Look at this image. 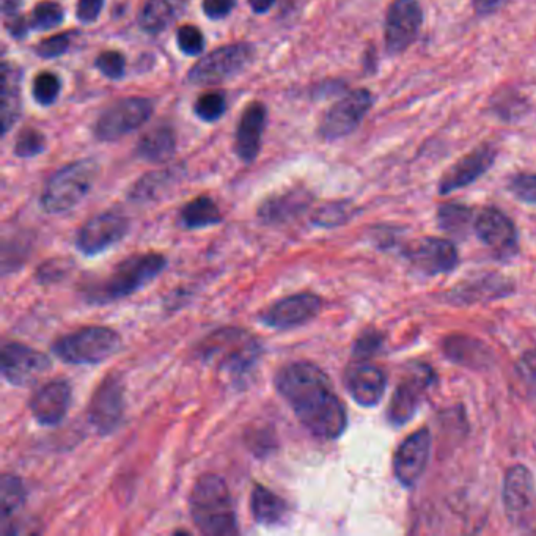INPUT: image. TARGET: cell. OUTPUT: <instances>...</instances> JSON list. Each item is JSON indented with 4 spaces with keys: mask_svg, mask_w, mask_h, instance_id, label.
<instances>
[{
    "mask_svg": "<svg viewBox=\"0 0 536 536\" xmlns=\"http://www.w3.org/2000/svg\"><path fill=\"white\" fill-rule=\"evenodd\" d=\"M274 386L312 436L335 441L348 426L345 404L331 379L312 362H291L277 371Z\"/></svg>",
    "mask_w": 536,
    "mask_h": 536,
    "instance_id": "1",
    "label": "cell"
},
{
    "mask_svg": "<svg viewBox=\"0 0 536 536\" xmlns=\"http://www.w3.org/2000/svg\"><path fill=\"white\" fill-rule=\"evenodd\" d=\"M197 353L203 364L239 382L255 370L263 349L252 332L225 326L203 338Z\"/></svg>",
    "mask_w": 536,
    "mask_h": 536,
    "instance_id": "2",
    "label": "cell"
},
{
    "mask_svg": "<svg viewBox=\"0 0 536 536\" xmlns=\"http://www.w3.org/2000/svg\"><path fill=\"white\" fill-rule=\"evenodd\" d=\"M167 266L159 252L134 254L120 261L109 276L85 285L84 296L93 305H107L133 296L153 282Z\"/></svg>",
    "mask_w": 536,
    "mask_h": 536,
    "instance_id": "3",
    "label": "cell"
},
{
    "mask_svg": "<svg viewBox=\"0 0 536 536\" xmlns=\"http://www.w3.org/2000/svg\"><path fill=\"white\" fill-rule=\"evenodd\" d=\"M192 522L206 536L238 535V518L227 481L205 474L195 481L189 497Z\"/></svg>",
    "mask_w": 536,
    "mask_h": 536,
    "instance_id": "4",
    "label": "cell"
},
{
    "mask_svg": "<svg viewBox=\"0 0 536 536\" xmlns=\"http://www.w3.org/2000/svg\"><path fill=\"white\" fill-rule=\"evenodd\" d=\"M98 177V164L82 159L57 170L41 192V206L48 214H62L73 210L92 191Z\"/></svg>",
    "mask_w": 536,
    "mask_h": 536,
    "instance_id": "5",
    "label": "cell"
},
{
    "mask_svg": "<svg viewBox=\"0 0 536 536\" xmlns=\"http://www.w3.org/2000/svg\"><path fill=\"white\" fill-rule=\"evenodd\" d=\"M122 348V337L111 327L87 326L57 338L52 353L70 365H98Z\"/></svg>",
    "mask_w": 536,
    "mask_h": 536,
    "instance_id": "6",
    "label": "cell"
},
{
    "mask_svg": "<svg viewBox=\"0 0 536 536\" xmlns=\"http://www.w3.org/2000/svg\"><path fill=\"white\" fill-rule=\"evenodd\" d=\"M254 59V48L246 43L216 49L189 71V82L195 85L221 84L235 78Z\"/></svg>",
    "mask_w": 536,
    "mask_h": 536,
    "instance_id": "7",
    "label": "cell"
},
{
    "mask_svg": "<svg viewBox=\"0 0 536 536\" xmlns=\"http://www.w3.org/2000/svg\"><path fill=\"white\" fill-rule=\"evenodd\" d=\"M87 415L90 425L100 436H109L117 430L125 415V386L122 376L112 371L111 375H107L100 382V386L93 392Z\"/></svg>",
    "mask_w": 536,
    "mask_h": 536,
    "instance_id": "8",
    "label": "cell"
},
{
    "mask_svg": "<svg viewBox=\"0 0 536 536\" xmlns=\"http://www.w3.org/2000/svg\"><path fill=\"white\" fill-rule=\"evenodd\" d=\"M52 367L48 354L19 342H8L2 346L0 371L8 384L15 387L29 386Z\"/></svg>",
    "mask_w": 536,
    "mask_h": 536,
    "instance_id": "9",
    "label": "cell"
},
{
    "mask_svg": "<svg viewBox=\"0 0 536 536\" xmlns=\"http://www.w3.org/2000/svg\"><path fill=\"white\" fill-rule=\"evenodd\" d=\"M153 103L147 98H126L107 107L95 125L100 140H117L148 122Z\"/></svg>",
    "mask_w": 536,
    "mask_h": 536,
    "instance_id": "10",
    "label": "cell"
},
{
    "mask_svg": "<svg viewBox=\"0 0 536 536\" xmlns=\"http://www.w3.org/2000/svg\"><path fill=\"white\" fill-rule=\"evenodd\" d=\"M434 382V371L428 365L419 364L411 367L398 384L387 408V420L392 425L403 426L419 411L423 395Z\"/></svg>",
    "mask_w": 536,
    "mask_h": 536,
    "instance_id": "11",
    "label": "cell"
},
{
    "mask_svg": "<svg viewBox=\"0 0 536 536\" xmlns=\"http://www.w3.org/2000/svg\"><path fill=\"white\" fill-rule=\"evenodd\" d=\"M373 106V96L368 90L360 89L343 96L342 100L324 115L320 125L323 139L337 140L349 136L364 122L365 115Z\"/></svg>",
    "mask_w": 536,
    "mask_h": 536,
    "instance_id": "12",
    "label": "cell"
},
{
    "mask_svg": "<svg viewBox=\"0 0 536 536\" xmlns=\"http://www.w3.org/2000/svg\"><path fill=\"white\" fill-rule=\"evenodd\" d=\"M323 309V299L315 293H296L272 302L260 313V321L277 331H288L315 320Z\"/></svg>",
    "mask_w": 536,
    "mask_h": 536,
    "instance_id": "13",
    "label": "cell"
},
{
    "mask_svg": "<svg viewBox=\"0 0 536 536\" xmlns=\"http://www.w3.org/2000/svg\"><path fill=\"white\" fill-rule=\"evenodd\" d=\"M129 230L128 217L115 211L96 214L79 228L76 247L85 257L100 255L125 238Z\"/></svg>",
    "mask_w": 536,
    "mask_h": 536,
    "instance_id": "14",
    "label": "cell"
},
{
    "mask_svg": "<svg viewBox=\"0 0 536 536\" xmlns=\"http://www.w3.org/2000/svg\"><path fill=\"white\" fill-rule=\"evenodd\" d=\"M423 12L417 0H393L386 16V48L390 54H401L419 37Z\"/></svg>",
    "mask_w": 536,
    "mask_h": 536,
    "instance_id": "15",
    "label": "cell"
},
{
    "mask_svg": "<svg viewBox=\"0 0 536 536\" xmlns=\"http://www.w3.org/2000/svg\"><path fill=\"white\" fill-rule=\"evenodd\" d=\"M503 505L514 525H525L536 507L535 480L532 472L521 464L511 466L503 481Z\"/></svg>",
    "mask_w": 536,
    "mask_h": 536,
    "instance_id": "16",
    "label": "cell"
},
{
    "mask_svg": "<svg viewBox=\"0 0 536 536\" xmlns=\"http://www.w3.org/2000/svg\"><path fill=\"white\" fill-rule=\"evenodd\" d=\"M431 453V433L428 428H422L398 447L393 461L395 477L404 488H414L417 481L422 478Z\"/></svg>",
    "mask_w": 536,
    "mask_h": 536,
    "instance_id": "17",
    "label": "cell"
},
{
    "mask_svg": "<svg viewBox=\"0 0 536 536\" xmlns=\"http://www.w3.org/2000/svg\"><path fill=\"white\" fill-rule=\"evenodd\" d=\"M406 257L415 268L428 276L453 271L458 266V250L444 238H422L409 244Z\"/></svg>",
    "mask_w": 536,
    "mask_h": 536,
    "instance_id": "18",
    "label": "cell"
},
{
    "mask_svg": "<svg viewBox=\"0 0 536 536\" xmlns=\"http://www.w3.org/2000/svg\"><path fill=\"white\" fill-rule=\"evenodd\" d=\"M496 156L497 150L492 144H481L480 147L474 148L444 173V177L439 181V194H452L475 183L491 169Z\"/></svg>",
    "mask_w": 536,
    "mask_h": 536,
    "instance_id": "19",
    "label": "cell"
},
{
    "mask_svg": "<svg viewBox=\"0 0 536 536\" xmlns=\"http://www.w3.org/2000/svg\"><path fill=\"white\" fill-rule=\"evenodd\" d=\"M71 404V386L67 379L46 382L29 401L30 412L41 426H57L67 417Z\"/></svg>",
    "mask_w": 536,
    "mask_h": 536,
    "instance_id": "20",
    "label": "cell"
},
{
    "mask_svg": "<svg viewBox=\"0 0 536 536\" xmlns=\"http://www.w3.org/2000/svg\"><path fill=\"white\" fill-rule=\"evenodd\" d=\"M345 386L349 395L360 406L373 408L384 397L387 376L381 368L368 360H354L345 371Z\"/></svg>",
    "mask_w": 536,
    "mask_h": 536,
    "instance_id": "21",
    "label": "cell"
},
{
    "mask_svg": "<svg viewBox=\"0 0 536 536\" xmlns=\"http://www.w3.org/2000/svg\"><path fill=\"white\" fill-rule=\"evenodd\" d=\"M474 230L481 243L502 255H511L518 249V230L507 214L497 208H485L474 222Z\"/></svg>",
    "mask_w": 536,
    "mask_h": 536,
    "instance_id": "22",
    "label": "cell"
},
{
    "mask_svg": "<svg viewBox=\"0 0 536 536\" xmlns=\"http://www.w3.org/2000/svg\"><path fill=\"white\" fill-rule=\"evenodd\" d=\"M265 125V106L260 103L249 104L239 120L235 137L236 153L244 162H252L257 158Z\"/></svg>",
    "mask_w": 536,
    "mask_h": 536,
    "instance_id": "23",
    "label": "cell"
},
{
    "mask_svg": "<svg viewBox=\"0 0 536 536\" xmlns=\"http://www.w3.org/2000/svg\"><path fill=\"white\" fill-rule=\"evenodd\" d=\"M310 205V195L302 189L274 195L263 202L258 210V217L265 224H285Z\"/></svg>",
    "mask_w": 536,
    "mask_h": 536,
    "instance_id": "24",
    "label": "cell"
},
{
    "mask_svg": "<svg viewBox=\"0 0 536 536\" xmlns=\"http://www.w3.org/2000/svg\"><path fill=\"white\" fill-rule=\"evenodd\" d=\"M188 7V0H147L140 10V27L148 34H161L172 26Z\"/></svg>",
    "mask_w": 536,
    "mask_h": 536,
    "instance_id": "25",
    "label": "cell"
},
{
    "mask_svg": "<svg viewBox=\"0 0 536 536\" xmlns=\"http://www.w3.org/2000/svg\"><path fill=\"white\" fill-rule=\"evenodd\" d=\"M288 511V503L277 496L276 492L263 485L254 486L250 496V513L257 524L266 527L282 524L287 519Z\"/></svg>",
    "mask_w": 536,
    "mask_h": 536,
    "instance_id": "26",
    "label": "cell"
},
{
    "mask_svg": "<svg viewBox=\"0 0 536 536\" xmlns=\"http://www.w3.org/2000/svg\"><path fill=\"white\" fill-rule=\"evenodd\" d=\"M511 291V282L496 274L480 277L469 283H461L453 293L458 304H475V302L491 301L507 296Z\"/></svg>",
    "mask_w": 536,
    "mask_h": 536,
    "instance_id": "27",
    "label": "cell"
},
{
    "mask_svg": "<svg viewBox=\"0 0 536 536\" xmlns=\"http://www.w3.org/2000/svg\"><path fill=\"white\" fill-rule=\"evenodd\" d=\"M222 213L219 206L210 197L200 195L183 206L180 213L181 227L186 230H200V228L213 227L221 224Z\"/></svg>",
    "mask_w": 536,
    "mask_h": 536,
    "instance_id": "28",
    "label": "cell"
},
{
    "mask_svg": "<svg viewBox=\"0 0 536 536\" xmlns=\"http://www.w3.org/2000/svg\"><path fill=\"white\" fill-rule=\"evenodd\" d=\"M21 112V98H19V74L15 68L4 63L2 68V96H0V118H2V131L15 125Z\"/></svg>",
    "mask_w": 536,
    "mask_h": 536,
    "instance_id": "29",
    "label": "cell"
},
{
    "mask_svg": "<svg viewBox=\"0 0 536 536\" xmlns=\"http://www.w3.org/2000/svg\"><path fill=\"white\" fill-rule=\"evenodd\" d=\"M173 151H175V134L172 129L164 126L145 134L137 147V155L151 162L167 161L173 155Z\"/></svg>",
    "mask_w": 536,
    "mask_h": 536,
    "instance_id": "30",
    "label": "cell"
},
{
    "mask_svg": "<svg viewBox=\"0 0 536 536\" xmlns=\"http://www.w3.org/2000/svg\"><path fill=\"white\" fill-rule=\"evenodd\" d=\"M444 351L453 362L467 365V367H483L489 360L488 349L472 338H448L444 345Z\"/></svg>",
    "mask_w": 536,
    "mask_h": 536,
    "instance_id": "31",
    "label": "cell"
},
{
    "mask_svg": "<svg viewBox=\"0 0 536 536\" xmlns=\"http://www.w3.org/2000/svg\"><path fill=\"white\" fill-rule=\"evenodd\" d=\"M26 486L23 480L13 474H4L0 478V516L2 521L12 519L26 503Z\"/></svg>",
    "mask_w": 536,
    "mask_h": 536,
    "instance_id": "32",
    "label": "cell"
},
{
    "mask_svg": "<svg viewBox=\"0 0 536 536\" xmlns=\"http://www.w3.org/2000/svg\"><path fill=\"white\" fill-rule=\"evenodd\" d=\"M472 210L467 206L456 205V203H448V205H442L437 213V219H439V225L442 230L452 235H466L470 225H472Z\"/></svg>",
    "mask_w": 536,
    "mask_h": 536,
    "instance_id": "33",
    "label": "cell"
},
{
    "mask_svg": "<svg viewBox=\"0 0 536 536\" xmlns=\"http://www.w3.org/2000/svg\"><path fill=\"white\" fill-rule=\"evenodd\" d=\"M354 216L353 205L349 202L327 203L321 206L313 216V224L316 227L332 228L345 224Z\"/></svg>",
    "mask_w": 536,
    "mask_h": 536,
    "instance_id": "34",
    "label": "cell"
},
{
    "mask_svg": "<svg viewBox=\"0 0 536 536\" xmlns=\"http://www.w3.org/2000/svg\"><path fill=\"white\" fill-rule=\"evenodd\" d=\"M63 15L65 13H63V8L59 4L45 0V2H41L34 8L32 26L38 30L54 29V27L62 23L63 18H65Z\"/></svg>",
    "mask_w": 536,
    "mask_h": 536,
    "instance_id": "35",
    "label": "cell"
},
{
    "mask_svg": "<svg viewBox=\"0 0 536 536\" xmlns=\"http://www.w3.org/2000/svg\"><path fill=\"white\" fill-rule=\"evenodd\" d=\"M169 175L164 172L150 173L144 180H140L139 183L134 186L131 191V199L136 202H144V200L153 199L156 197L161 189L166 188V184L169 183Z\"/></svg>",
    "mask_w": 536,
    "mask_h": 536,
    "instance_id": "36",
    "label": "cell"
},
{
    "mask_svg": "<svg viewBox=\"0 0 536 536\" xmlns=\"http://www.w3.org/2000/svg\"><path fill=\"white\" fill-rule=\"evenodd\" d=\"M45 136L34 128L24 129L16 139L15 153L21 158H32L45 150Z\"/></svg>",
    "mask_w": 536,
    "mask_h": 536,
    "instance_id": "37",
    "label": "cell"
},
{
    "mask_svg": "<svg viewBox=\"0 0 536 536\" xmlns=\"http://www.w3.org/2000/svg\"><path fill=\"white\" fill-rule=\"evenodd\" d=\"M60 93V81L56 74L41 73L34 81V98L43 106H49L57 100Z\"/></svg>",
    "mask_w": 536,
    "mask_h": 536,
    "instance_id": "38",
    "label": "cell"
},
{
    "mask_svg": "<svg viewBox=\"0 0 536 536\" xmlns=\"http://www.w3.org/2000/svg\"><path fill=\"white\" fill-rule=\"evenodd\" d=\"M224 112L225 98L221 93H206L195 103V114L199 115L203 122H214L221 118Z\"/></svg>",
    "mask_w": 536,
    "mask_h": 536,
    "instance_id": "39",
    "label": "cell"
},
{
    "mask_svg": "<svg viewBox=\"0 0 536 536\" xmlns=\"http://www.w3.org/2000/svg\"><path fill=\"white\" fill-rule=\"evenodd\" d=\"M510 191L516 199L536 205V173H521L511 180Z\"/></svg>",
    "mask_w": 536,
    "mask_h": 536,
    "instance_id": "40",
    "label": "cell"
},
{
    "mask_svg": "<svg viewBox=\"0 0 536 536\" xmlns=\"http://www.w3.org/2000/svg\"><path fill=\"white\" fill-rule=\"evenodd\" d=\"M178 46L186 56H197L205 48L203 34L195 26H183L178 30Z\"/></svg>",
    "mask_w": 536,
    "mask_h": 536,
    "instance_id": "41",
    "label": "cell"
},
{
    "mask_svg": "<svg viewBox=\"0 0 536 536\" xmlns=\"http://www.w3.org/2000/svg\"><path fill=\"white\" fill-rule=\"evenodd\" d=\"M497 100L492 101V106H494V111L496 114H499V117L505 118V120H513L514 117H521V114H524V98L521 96H513V93H507V95L502 96L496 95Z\"/></svg>",
    "mask_w": 536,
    "mask_h": 536,
    "instance_id": "42",
    "label": "cell"
},
{
    "mask_svg": "<svg viewBox=\"0 0 536 536\" xmlns=\"http://www.w3.org/2000/svg\"><path fill=\"white\" fill-rule=\"evenodd\" d=\"M382 345V335L379 332L370 331L364 332L357 338L354 343V359L356 360H368L371 356H375L378 353L379 348Z\"/></svg>",
    "mask_w": 536,
    "mask_h": 536,
    "instance_id": "43",
    "label": "cell"
},
{
    "mask_svg": "<svg viewBox=\"0 0 536 536\" xmlns=\"http://www.w3.org/2000/svg\"><path fill=\"white\" fill-rule=\"evenodd\" d=\"M96 67L111 79L122 78L125 73V57L117 51H106L96 59Z\"/></svg>",
    "mask_w": 536,
    "mask_h": 536,
    "instance_id": "44",
    "label": "cell"
},
{
    "mask_svg": "<svg viewBox=\"0 0 536 536\" xmlns=\"http://www.w3.org/2000/svg\"><path fill=\"white\" fill-rule=\"evenodd\" d=\"M68 48H70V37L68 35H56V37L41 41V45L37 48V54L45 57V59H54V57L65 54Z\"/></svg>",
    "mask_w": 536,
    "mask_h": 536,
    "instance_id": "45",
    "label": "cell"
},
{
    "mask_svg": "<svg viewBox=\"0 0 536 536\" xmlns=\"http://www.w3.org/2000/svg\"><path fill=\"white\" fill-rule=\"evenodd\" d=\"M519 376L525 387L536 395V349L527 351L519 360Z\"/></svg>",
    "mask_w": 536,
    "mask_h": 536,
    "instance_id": "46",
    "label": "cell"
},
{
    "mask_svg": "<svg viewBox=\"0 0 536 536\" xmlns=\"http://www.w3.org/2000/svg\"><path fill=\"white\" fill-rule=\"evenodd\" d=\"M250 450L258 456H268L269 452L274 450V436L266 433L265 430H254L249 436Z\"/></svg>",
    "mask_w": 536,
    "mask_h": 536,
    "instance_id": "47",
    "label": "cell"
},
{
    "mask_svg": "<svg viewBox=\"0 0 536 536\" xmlns=\"http://www.w3.org/2000/svg\"><path fill=\"white\" fill-rule=\"evenodd\" d=\"M235 5L236 0H203V12L208 18L222 19L230 15Z\"/></svg>",
    "mask_w": 536,
    "mask_h": 536,
    "instance_id": "48",
    "label": "cell"
},
{
    "mask_svg": "<svg viewBox=\"0 0 536 536\" xmlns=\"http://www.w3.org/2000/svg\"><path fill=\"white\" fill-rule=\"evenodd\" d=\"M104 7V0H79L78 18L82 23H93L100 16Z\"/></svg>",
    "mask_w": 536,
    "mask_h": 536,
    "instance_id": "49",
    "label": "cell"
},
{
    "mask_svg": "<svg viewBox=\"0 0 536 536\" xmlns=\"http://www.w3.org/2000/svg\"><path fill=\"white\" fill-rule=\"evenodd\" d=\"M63 274H65V266L60 265L59 261L52 260L37 269V280L40 283L57 282L62 279Z\"/></svg>",
    "mask_w": 536,
    "mask_h": 536,
    "instance_id": "50",
    "label": "cell"
},
{
    "mask_svg": "<svg viewBox=\"0 0 536 536\" xmlns=\"http://www.w3.org/2000/svg\"><path fill=\"white\" fill-rule=\"evenodd\" d=\"M474 2V10L477 15L489 16L500 12L510 0H472Z\"/></svg>",
    "mask_w": 536,
    "mask_h": 536,
    "instance_id": "51",
    "label": "cell"
},
{
    "mask_svg": "<svg viewBox=\"0 0 536 536\" xmlns=\"http://www.w3.org/2000/svg\"><path fill=\"white\" fill-rule=\"evenodd\" d=\"M276 0H249L250 7L257 13L268 12Z\"/></svg>",
    "mask_w": 536,
    "mask_h": 536,
    "instance_id": "52",
    "label": "cell"
},
{
    "mask_svg": "<svg viewBox=\"0 0 536 536\" xmlns=\"http://www.w3.org/2000/svg\"><path fill=\"white\" fill-rule=\"evenodd\" d=\"M10 32H12V35H15V37H23V35H26L27 27L23 19H16V21H13V23L10 24Z\"/></svg>",
    "mask_w": 536,
    "mask_h": 536,
    "instance_id": "53",
    "label": "cell"
}]
</instances>
